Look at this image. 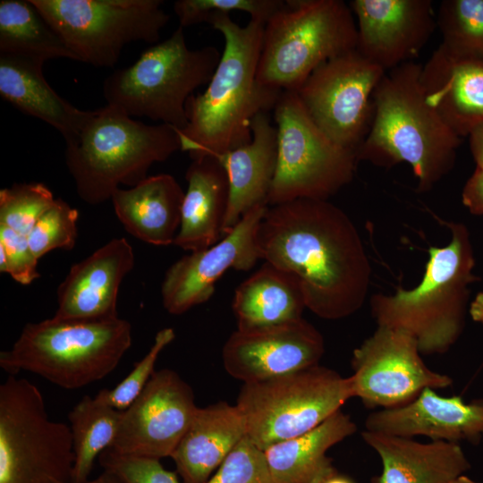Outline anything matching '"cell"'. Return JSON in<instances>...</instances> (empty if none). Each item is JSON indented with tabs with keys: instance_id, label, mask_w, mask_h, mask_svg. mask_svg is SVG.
<instances>
[{
	"instance_id": "obj_1",
	"label": "cell",
	"mask_w": 483,
	"mask_h": 483,
	"mask_svg": "<svg viewBox=\"0 0 483 483\" xmlns=\"http://www.w3.org/2000/svg\"><path fill=\"white\" fill-rule=\"evenodd\" d=\"M260 259L293 274L306 308L327 320L357 312L371 267L357 227L328 200L298 199L268 206L258 233Z\"/></svg>"
},
{
	"instance_id": "obj_2",
	"label": "cell",
	"mask_w": 483,
	"mask_h": 483,
	"mask_svg": "<svg viewBox=\"0 0 483 483\" xmlns=\"http://www.w3.org/2000/svg\"><path fill=\"white\" fill-rule=\"evenodd\" d=\"M207 23L223 35L225 47L205 91L186 102L187 126L177 131L181 150L191 159L249 143L252 119L274 110L283 92L257 79L265 22L250 20L242 27L230 14H216Z\"/></svg>"
},
{
	"instance_id": "obj_3",
	"label": "cell",
	"mask_w": 483,
	"mask_h": 483,
	"mask_svg": "<svg viewBox=\"0 0 483 483\" xmlns=\"http://www.w3.org/2000/svg\"><path fill=\"white\" fill-rule=\"evenodd\" d=\"M421 65L412 61L386 72L374 96V113L359 161L390 167L408 164L417 191H430L453 168L458 136L428 105L420 84Z\"/></svg>"
},
{
	"instance_id": "obj_4",
	"label": "cell",
	"mask_w": 483,
	"mask_h": 483,
	"mask_svg": "<svg viewBox=\"0 0 483 483\" xmlns=\"http://www.w3.org/2000/svg\"><path fill=\"white\" fill-rule=\"evenodd\" d=\"M447 226L449 243L429 249L417 286L398 288L390 295L377 293L370 299L377 325L406 332L417 342L421 354L445 353L457 342L464 328L469 285L477 279L467 227L461 223Z\"/></svg>"
},
{
	"instance_id": "obj_5",
	"label": "cell",
	"mask_w": 483,
	"mask_h": 483,
	"mask_svg": "<svg viewBox=\"0 0 483 483\" xmlns=\"http://www.w3.org/2000/svg\"><path fill=\"white\" fill-rule=\"evenodd\" d=\"M65 164L81 200L99 205L123 184L133 187L150 166L181 149L177 130L146 124L106 105L93 114L79 134L66 142Z\"/></svg>"
},
{
	"instance_id": "obj_6",
	"label": "cell",
	"mask_w": 483,
	"mask_h": 483,
	"mask_svg": "<svg viewBox=\"0 0 483 483\" xmlns=\"http://www.w3.org/2000/svg\"><path fill=\"white\" fill-rule=\"evenodd\" d=\"M132 342L131 325L106 320L47 318L24 326L12 348L0 352V367L16 375L34 373L64 389L98 381L120 363Z\"/></svg>"
},
{
	"instance_id": "obj_7",
	"label": "cell",
	"mask_w": 483,
	"mask_h": 483,
	"mask_svg": "<svg viewBox=\"0 0 483 483\" xmlns=\"http://www.w3.org/2000/svg\"><path fill=\"white\" fill-rule=\"evenodd\" d=\"M222 53L212 46L190 49L183 28L143 51L131 65L103 82V96L131 117H147L181 131L187 126L186 102L210 81Z\"/></svg>"
},
{
	"instance_id": "obj_8",
	"label": "cell",
	"mask_w": 483,
	"mask_h": 483,
	"mask_svg": "<svg viewBox=\"0 0 483 483\" xmlns=\"http://www.w3.org/2000/svg\"><path fill=\"white\" fill-rule=\"evenodd\" d=\"M353 13L342 0H286L264 27L258 80L296 91L325 62L356 49Z\"/></svg>"
},
{
	"instance_id": "obj_9",
	"label": "cell",
	"mask_w": 483,
	"mask_h": 483,
	"mask_svg": "<svg viewBox=\"0 0 483 483\" xmlns=\"http://www.w3.org/2000/svg\"><path fill=\"white\" fill-rule=\"evenodd\" d=\"M351 398L350 377L318 364L245 383L235 405L243 416L247 436L265 451L317 428Z\"/></svg>"
},
{
	"instance_id": "obj_10",
	"label": "cell",
	"mask_w": 483,
	"mask_h": 483,
	"mask_svg": "<svg viewBox=\"0 0 483 483\" xmlns=\"http://www.w3.org/2000/svg\"><path fill=\"white\" fill-rule=\"evenodd\" d=\"M69 425L52 420L40 390L9 375L0 386V483L72 482Z\"/></svg>"
},
{
	"instance_id": "obj_11",
	"label": "cell",
	"mask_w": 483,
	"mask_h": 483,
	"mask_svg": "<svg viewBox=\"0 0 483 483\" xmlns=\"http://www.w3.org/2000/svg\"><path fill=\"white\" fill-rule=\"evenodd\" d=\"M273 111L277 165L268 206L298 199L328 200L352 181L359 162L356 152L331 140L295 91H283Z\"/></svg>"
},
{
	"instance_id": "obj_12",
	"label": "cell",
	"mask_w": 483,
	"mask_h": 483,
	"mask_svg": "<svg viewBox=\"0 0 483 483\" xmlns=\"http://www.w3.org/2000/svg\"><path fill=\"white\" fill-rule=\"evenodd\" d=\"M76 56L113 67L132 42L157 44L169 15L161 0H30Z\"/></svg>"
},
{
	"instance_id": "obj_13",
	"label": "cell",
	"mask_w": 483,
	"mask_h": 483,
	"mask_svg": "<svg viewBox=\"0 0 483 483\" xmlns=\"http://www.w3.org/2000/svg\"><path fill=\"white\" fill-rule=\"evenodd\" d=\"M385 74L354 49L319 65L295 92L331 140L356 152L369 133L374 92Z\"/></svg>"
},
{
	"instance_id": "obj_14",
	"label": "cell",
	"mask_w": 483,
	"mask_h": 483,
	"mask_svg": "<svg viewBox=\"0 0 483 483\" xmlns=\"http://www.w3.org/2000/svg\"><path fill=\"white\" fill-rule=\"evenodd\" d=\"M351 366L352 395L367 408L401 407L426 388L443 389L453 384L451 377L426 365L413 337L383 326L353 350Z\"/></svg>"
},
{
	"instance_id": "obj_15",
	"label": "cell",
	"mask_w": 483,
	"mask_h": 483,
	"mask_svg": "<svg viewBox=\"0 0 483 483\" xmlns=\"http://www.w3.org/2000/svg\"><path fill=\"white\" fill-rule=\"evenodd\" d=\"M198 408L191 386L176 371L157 370L140 395L122 411L111 449L136 457H171Z\"/></svg>"
},
{
	"instance_id": "obj_16",
	"label": "cell",
	"mask_w": 483,
	"mask_h": 483,
	"mask_svg": "<svg viewBox=\"0 0 483 483\" xmlns=\"http://www.w3.org/2000/svg\"><path fill=\"white\" fill-rule=\"evenodd\" d=\"M267 208L261 204L251 208L219 242L168 267L161 284L162 303L168 313L181 315L208 301L228 269L247 271L255 266L260 259L257 233Z\"/></svg>"
},
{
	"instance_id": "obj_17",
	"label": "cell",
	"mask_w": 483,
	"mask_h": 483,
	"mask_svg": "<svg viewBox=\"0 0 483 483\" xmlns=\"http://www.w3.org/2000/svg\"><path fill=\"white\" fill-rule=\"evenodd\" d=\"M325 352L321 333L303 318L250 329H236L222 351L233 378L253 383L319 364Z\"/></svg>"
},
{
	"instance_id": "obj_18",
	"label": "cell",
	"mask_w": 483,
	"mask_h": 483,
	"mask_svg": "<svg viewBox=\"0 0 483 483\" xmlns=\"http://www.w3.org/2000/svg\"><path fill=\"white\" fill-rule=\"evenodd\" d=\"M356 49L386 72L411 62L429 40L436 19L430 0H353Z\"/></svg>"
},
{
	"instance_id": "obj_19",
	"label": "cell",
	"mask_w": 483,
	"mask_h": 483,
	"mask_svg": "<svg viewBox=\"0 0 483 483\" xmlns=\"http://www.w3.org/2000/svg\"><path fill=\"white\" fill-rule=\"evenodd\" d=\"M365 430L431 441L479 444L483 439V399L466 402L460 396H442L424 389L401 407L377 410L365 419Z\"/></svg>"
},
{
	"instance_id": "obj_20",
	"label": "cell",
	"mask_w": 483,
	"mask_h": 483,
	"mask_svg": "<svg viewBox=\"0 0 483 483\" xmlns=\"http://www.w3.org/2000/svg\"><path fill=\"white\" fill-rule=\"evenodd\" d=\"M134 252L125 238H114L73 264L57 289L54 318L106 320L118 318L120 285L134 267Z\"/></svg>"
},
{
	"instance_id": "obj_21",
	"label": "cell",
	"mask_w": 483,
	"mask_h": 483,
	"mask_svg": "<svg viewBox=\"0 0 483 483\" xmlns=\"http://www.w3.org/2000/svg\"><path fill=\"white\" fill-rule=\"evenodd\" d=\"M419 80L428 105L458 136L483 123V58L440 44L421 65Z\"/></svg>"
},
{
	"instance_id": "obj_22",
	"label": "cell",
	"mask_w": 483,
	"mask_h": 483,
	"mask_svg": "<svg viewBox=\"0 0 483 483\" xmlns=\"http://www.w3.org/2000/svg\"><path fill=\"white\" fill-rule=\"evenodd\" d=\"M251 140L215 157L224 166L229 182V199L223 225V237L242 216L267 197L277 165V131L268 113H259L251 121ZM268 205V204H267Z\"/></svg>"
},
{
	"instance_id": "obj_23",
	"label": "cell",
	"mask_w": 483,
	"mask_h": 483,
	"mask_svg": "<svg viewBox=\"0 0 483 483\" xmlns=\"http://www.w3.org/2000/svg\"><path fill=\"white\" fill-rule=\"evenodd\" d=\"M361 437L382 462L381 473L371 483H451L470 469L458 443H421L368 430Z\"/></svg>"
},
{
	"instance_id": "obj_24",
	"label": "cell",
	"mask_w": 483,
	"mask_h": 483,
	"mask_svg": "<svg viewBox=\"0 0 483 483\" xmlns=\"http://www.w3.org/2000/svg\"><path fill=\"white\" fill-rule=\"evenodd\" d=\"M247 436L236 405L218 402L199 407L171 458L182 483H206Z\"/></svg>"
},
{
	"instance_id": "obj_25",
	"label": "cell",
	"mask_w": 483,
	"mask_h": 483,
	"mask_svg": "<svg viewBox=\"0 0 483 483\" xmlns=\"http://www.w3.org/2000/svg\"><path fill=\"white\" fill-rule=\"evenodd\" d=\"M179 232L174 244L191 252L207 249L223 237L229 199L227 174L214 157L191 159Z\"/></svg>"
},
{
	"instance_id": "obj_26",
	"label": "cell",
	"mask_w": 483,
	"mask_h": 483,
	"mask_svg": "<svg viewBox=\"0 0 483 483\" xmlns=\"http://www.w3.org/2000/svg\"><path fill=\"white\" fill-rule=\"evenodd\" d=\"M183 198L175 178L159 174L129 189H116L111 200L117 218L131 235L166 246L174 243L179 232Z\"/></svg>"
},
{
	"instance_id": "obj_27",
	"label": "cell",
	"mask_w": 483,
	"mask_h": 483,
	"mask_svg": "<svg viewBox=\"0 0 483 483\" xmlns=\"http://www.w3.org/2000/svg\"><path fill=\"white\" fill-rule=\"evenodd\" d=\"M43 64L0 55V96L21 112L56 129L66 143L79 134L93 111L80 110L59 96L46 80Z\"/></svg>"
},
{
	"instance_id": "obj_28",
	"label": "cell",
	"mask_w": 483,
	"mask_h": 483,
	"mask_svg": "<svg viewBox=\"0 0 483 483\" xmlns=\"http://www.w3.org/2000/svg\"><path fill=\"white\" fill-rule=\"evenodd\" d=\"M351 416L334 413L317 428L267 447L264 452L276 483H324L338 473L327 451L353 435Z\"/></svg>"
},
{
	"instance_id": "obj_29",
	"label": "cell",
	"mask_w": 483,
	"mask_h": 483,
	"mask_svg": "<svg viewBox=\"0 0 483 483\" xmlns=\"http://www.w3.org/2000/svg\"><path fill=\"white\" fill-rule=\"evenodd\" d=\"M232 308L237 328L250 329L301 318L306 303L293 274L264 262L236 288Z\"/></svg>"
},
{
	"instance_id": "obj_30",
	"label": "cell",
	"mask_w": 483,
	"mask_h": 483,
	"mask_svg": "<svg viewBox=\"0 0 483 483\" xmlns=\"http://www.w3.org/2000/svg\"><path fill=\"white\" fill-rule=\"evenodd\" d=\"M0 55L42 63L54 58L77 61L30 0L0 2Z\"/></svg>"
},
{
	"instance_id": "obj_31",
	"label": "cell",
	"mask_w": 483,
	"mask_h": 483,
	"mask_svg": "<svg viewBox=\"0 0 483 483\" xmlns=\"http://www.w3.org/2000/svg\"><path fill=\"white\" fill-rule=\"evenodd\" d=\"M122 411L97 396H83L68 414L74 464L72 483L89 480L95 460L113 446L120 426Z\"/></svg>"
},
{
	"instance_id": "obj_32",
	"label": "cell",
	"mask_w": 483,
	"mask_h": 483,
	"mask_svg": "<svg viewBox=\"0 0 483 483\" xmlns=\"http://www.w3.org/2000/svg\"><path fill=\"white\" fill-rule=\"evenodd\" d=\"M441 44L460 55L483 58V0H445L436 15Z\"/></svg>"
},
{
	"instance_id": "obj_33",
	"label": "cell",
	"mask_w": 483,
	"mask_h": 483,
	"mask_svg": "<svg viewBox=\"0 0 483 483\" xmlns=\"http://www.w3.org/2000/svg\"><path fill=\"white\" fill-rule=\"evenodd\" d=\"M55 199L40 182L14 183L0 191V225L28 235Z\"/></svg>"
},
{
	"instance_id": "obj_34",
	"label": "cell",
	"mask_w": 483,
	"mask_h": 483,
	"mask_svg": "<svg viewBox=\"0 0 483 483\" xmlns=\"http://www.w3.org/2000/svg\"><path fill=\"white\" fill-rule=\"evenodd\" d=\"M78 218L76 208L62 199H55L27 235L34 255L39 259L54 250L73 249L78 236Z\"/></svg>"
},
{
	"instance_id": "obj_35",
	"label": "cell",
	"mask_w": 483,
	"mask_h": 483,
	"mask_svg": "<svg viewBox=\"0 0 483 483\" xmlns=\"http://www.w3.org/2000/svg\"><path fill=\"white\" fill-rule=\"evenodd\" d=\"M284 0H178L174 11L182 28L208 22L216 14H230L234 11L250 14V20L267 22L284 4Z\"/></svg>"
},
{
	"instance_id": "obj_36",
	"label": "cell",
	"mask_w": 483,
	"mask_h": 483,
	"mask_svg": "<svg viewBox=\"0 0 483 483\" xmlns=\"http://www.w3.org/2000/svg\"><path fill=\"white\" fill-rule=\"evenodd\" d=\"M175 338L173 328L158 331L147 354L134 364L131 372L114 387L102 389L96 395L111 407L126 410L143 391L155 372V364L160 352Z\"/></svg>"
},
{
	"instance_id": "obj_37",
	"label": "cell",
	"mask_w": 483,
	"mask_h": 483,
	"mask_svg": "<svg viewBox=\"0 0 483 483\" xmlns=\"http://www.w3.org/2000/svg\"><path fill=\"white\" fill-rule=\"evenodd\" d=\"M206 483H276L265 452L246 436Z\"/></svg>"
},
{
	"instance_id": "obj_38",
	"label": "cell",
	"mask_w": 483,
	"mask_h": 483,
	"mask_svg": "<svg viewBox=\"0 0 483 483\" xmlns=\"http://www.w3.org/2000/svg\"><path fill=\"white\" fill-rule=\"evenodd\" d=\"M104 470L120 475L127 483H182L177 472L166 470L160 460L123 455L111 448L98 457Z\"/></svg>"
},
{
	"instance_id": "obj_39",
	"label": "cell",
	"mask_w": 483,
	"mask_h": 483,
	"mask_svg": "<svg viewBox=\"0 0 483 483\" xmlns=\"http://www.w3.org/2000/svg\"><path fill=\"white\" fill-rule=\"evenodd\" d=\"M38 258L34 255L26 235L0 225V272L6 273L22 285L40 277Z\"/></svg>"
},
{
	"instance_id": "obj_40",
	"label": "cell",
	"mask_w": 483,
	"mask_h": 483,
	"mask_svg": "<svg viewBox=\"0 0 483 483\" xmlns=\"http://www.w3.org/2000/svg\"><path fill=\"white\" fill-rule=\"evenodd\" d=\"M462 200L473 215H483V170L476 168L466 182Z\"/></svg>"
},
{
	"instance_id": "obj_41",
	"label": "cell",
	"mask_w": 483,
	"mask_h": 483,
	"mask_svg": "<svg viewBox=\"0 0 483 483\" xmlns=\"http://www.w3.org/2000/svg\"><path fill=\"white\" fill-rule=\"evenodd\" d=\"M469 141L477 168L483 170V123L470 132Z\"/></svg>"
},
{
	"instance_id": "obj_42",
	"label": "cell",
	"mask_w": 483,
	"mask_h": 483,
	"mask_svg": "<svg viewBox=\"0 0 483 483\" xmlns=\"http://www.w3.org/2000/svg\"><path fill=\"white\" fill-rule=\"evenodd\" d=\"M469 314L475 322L483 325V292H479L470 302Z\"/></svg>"
},
{
	"instance_id": "obj_43",
	"label": "cell",
	"mask_w": 483,
	"mask_h": 483,
	"mask_svg": "<svg viewBox=\"0 0 483 483\" xmlns=\"http://www.w3.org/2000/svg\"><path fill=\"white\" fill-rule=\"evenodd\" d=\"M57 483H72V482H57ZM84 483H127L120 475L109 470H104L103 472L94 479H89Z\"/></svg>"
},
{
	"instance_id": "obj_44",
	"label": "cell",
	"mask_w": 483,
	"mask_h": 483,
	"mask_svg": "<svg viewBox=\"0 0 483 483\" xmlns=\"http://www.w3.org/2000/svg\"><path fill=\"white\" fill-rule=\"evenodd\" d=\"M324 483H355L352 479L338 473L327 479Z\"/></svg>"
},
{
	"instance_id": "obj_45",
	"label": "cell",
	"mask_w": 483,
	"mask_h": 483,
	"mask_svg": "<svg viewBox=\"0 0 483 483\" xmlns=\"http://www.w3.org/2000/svg\"><path fill=\"white\" fill-rule=\"evenodd\" d=\"M451 483H483V482L473 480L472 479L469 478L467 475H462L457 478L456 479H454L453 481H452Z\"/></svg>"
}]
</instances>
